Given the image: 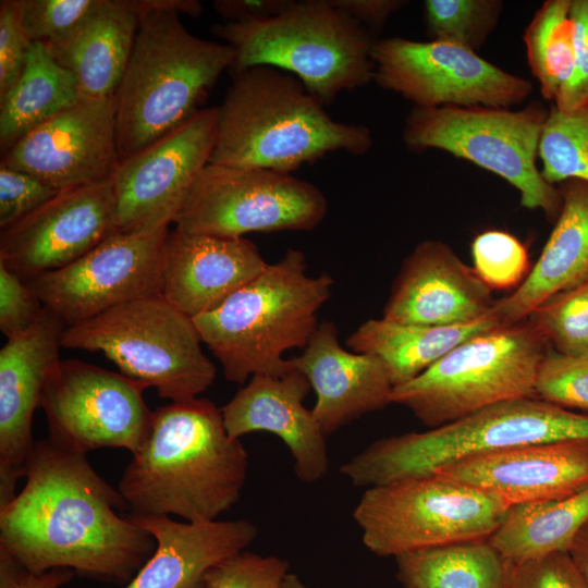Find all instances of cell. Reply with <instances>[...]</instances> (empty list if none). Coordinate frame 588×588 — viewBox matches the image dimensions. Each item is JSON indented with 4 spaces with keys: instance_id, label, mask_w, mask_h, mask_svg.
Returning a JSON list of instances; mask_svg holds the SVG:
<instances>
[{
    "instance_id": "14",
    "label": "cell",
    "mask_w": 588,
    "mask_h": 588,
    "mask_svg": "<svg viewBox=\"0 0 588 588\" xmlns=\"http://www.w3.org/2000/svg\"><path fill=\"white\" fill-rule=\"evenodd\" d=\"M145 389L122 373L78 359H59L47 376L39 403L48 438L83 454L120 448L133 455L148 434L154 413L143 397Z\"/></svg>"
},
{
    "instance_id": "34",
    "label": "cell",
    "mask_w": 588,
    "mask_h": 588,
    "mask_svg": "<svg viewBox=\"0 0 588 588\" xmlns=\"http://www.w3.org/2000/svg\"><path fill=\"white\" fill-rule=\"evenodd\" d=\"M503 7L501 0H426L424 19L431 40L477 52L495 28Z\"/></svg>"
},
{
    "instance_id": "43",
    "label": "cell",
    "mask_w": 588,
    "mask_h": 588,
    "mask_svg": "<svg viewBox=\"0 0 588 588\" xmlns=\"http://www.w3.org/2000/svg\"><path fill=\"white\" fill-rule=\"evenodd\" d=\"M22 21L19 0L0 2V96L20 78L32 46Z\"/></svg>"
},
{
    "instance_id": "6",
    "label": "cell",
    "mask_w": 588,
    "mask_h": 588,
    "mask_svg": "<svg viewBox=\"0 0 588 588\" xmlns=\"http://www.w3.org/2000/svg\"><path fill=\"white\" fill-rule=\"evenodd\" d=\"M588 439V415L537 396L503 401L424 432L375 441L340 470L357 488L432 475L460 458L518 445Z\"/></svg>"
},
{
    "instance_id": "41",
    "label": "cell",
    "mask_w": 588,
    "mask_h": 588,
    "mask_svg": "<svg viewBox=\"0 0 588 588\" xmlns=\"http://www.w3.org/2000/svg\"><path fill=\"white\" fill-rule=\"evenodd\" d=\"M58 191L36 177L0 164V228L20 222L58 195Z\"/></svg>"
},
{
    "instance_id": "21",
    "label": "cell",
    "mask_w": 588,
    "mask_h": 588,
    "mask_svg": "<svg viewBox=\"0 0 588 588\" xmlns=\"http://www.w3.org/2000/svg\"><path fill=\"white\" fill-rule=\"evenodd\" d=\"M495 299L473 267L439 240H425L405 257L382 318L406 324L466 323L488 315Z\"/></svg>"
},
{
    "instance_id": "25",
    "label": "cell",
    "mask_w": 588,
    "mask_h": 588,
    "mask_svg": "<svg viewBox=\"0 0 588 588\" xmlns=\"http://www.w3.org/2000/svg\"><path fill=\"white\" fill-rule=\"evenodd\" d=\"M126 515L157 544L125 588H206L207 572L244 551L258 535L247 519L193 523L166 515Z\"/></svg>"
},
{
    "instance_id": "37",
    "label": "cell",
    "mask_w": 588,
    "mask_h": 588,
    "mask_svg": "<svg viewBox=\"0 0 588 588\" xmlns=\"http://www.w3.org/2000/svg\"><path fill=\"white\" fill-rule=\"evenodd\" d=\"M535 391L546 402L588 412V357L549 352L539 367Z\"/></svg>"
},
{
    "instance_id": "31",
    "label": "cell",
    "mask_w": 588,
    "mask_h": 588,
    "mask_svg": "<svg viewBox=\"0 0 588 588\" xmlns=\"http://www.w3.org/2000/svg\"><path fill=\"white\" fill-rule=\"evenodd\" d=\"M395 563L405 588H504L506 563L488 539L408 552Z\"/></svg>"
},
{
    "instance_id": "29",
    "label": "cell",
    "mask_w": 588,
    "mask_h": 588,
    "mask_svg": "<svg viewBox=\"0 0 588 588\" xmlns=\"http://www.w3.org/2000/svg\"><path fill=\"white\" fill-rule=\"evenodd\" d=\"M83 98L72 74L44 42H33L16 83L0 96V143L8 150L30 130Z\"/></svg>"
},
{
    "instance_id": "38",
    "label": "cell",
    "mask_w": 588,
    "mask_h": 588,
    "mask_svg": "<svg viewBox=\"0 0 588 588\" xmlns=\"http://www.w3.org/2000/svg\"><path fill=\"white\" fill-rule=\"evenodd\" d=\"M100 0H19L21 21L32 42L51 45L73 32Z\"/></svg>"
},
{
    "instance_id": "42",
    "label": "cell",
    "mask_w": 588,
    "mask_h": 588,
    "mask_svg": "<svg viewBox=\"0 0 588 588\" xmlns=\"http://www.w3.org/2000/svg\"><path fill=\"white\" fill-rule=\"evenodd\" d=\"M44 308L26 282L0 264V329L7 339L27 332Z\"/></svg>"
},
{
    "instance_id": "35",
    "label": "cell",
    "mask_w": 588,
    "mask_h": 588,
    "mask_svg": "<svg viewBox=\"0 0 588 588\" xmlns=\"http://www.w3.org/2000/svg\"><path fill=\"white\" fill-rule=\"evenodd\" d=\"M527 319L555 353L588 357V280L552 296Z\"/></svg>"
},
{
    "instance_id": "47",
    "label": "cell",
    "mask_w": 588,
    "mask_h": 588,
    "mask_svg": "<svg viewBox=\"0 0 588 588\" xmlns=\"http://www.w3.org/2000/svg\"><path fill=\"white\" fill-rule=\"evenodd\" d=\"M330 1L335 8L363 25L375 37L377 33L381 32L389 17L407 3L403 0Z\"/></svg>"
},
{
    "instance_id": "24",
    "label": "cell",
    "mask_w": 588,
    "mask_h": 588,
    "mask_svg": "<svg viewBox=\"0 0 588 588\" xmlns=\"http://www.w3.org/2000/svg\"><path fill=\"white\" fill-rule=\"evenodd\" d=\"M290 360L315 391L311 411L326 436L392 404L393 384L381 360L344 350L333 321L318 323L302 354Z\"/></svg>"
},
{
    "instance_id": "28",
    "label": "cell",
    "mask_w": 588,
    "mask_h": 588,
    "mask_svg": "<svg viewBox=\"0 0 588 588\" xmlns=\"http://www.w3.org/2000/svg\"><path fill=\"white\" fill-rule=\"evenodd\" d=\"M501 326L493 309L477 320L446 326L406 324L381 317L363 322L346 344L353 352L379 358L395 387L416 378L465 341Z\"/></svg>"
},
{
    "instance_id": "46",
    "label": "cell",
    "mask_w": 588,
    "mask_h": 588,
    "mask_svg": "<svg viewBox=\"0 0 588 588\" xmlns=\"http://www.w3.org/2000/svg\"><path fill=\"white\" fill-rule=\"evenodd\" d=\"M294 0H215L212 8L228 23H250L274 17Z\"/></svg>"
},
{
    "instance_id": "20",
    "label": "cell",
    "mask_w": 588,
    "mask_h": 588,
    "mask_svg": "<svg viewBox=\"0 0 588 588\" xmlns=\"http://www.w3.org/2000/svg\"><path fill=\"white\" fill-rule=\"evenodd\" d=\"M64 321L45 307L25 333L9 339L0 351V507L16 494L25 477L35 440L33 416L47 376L60 359Z\"/></svg>"
},
{
    "instance_id": "2",
    "label": "cell",
    "mask_w": 588,
    "mask_h": 588,
    "mask_svg": "<svg viewBox=\"0 0 588 588\" xmlns=\"http://www.w3.org/2000/svg\"><path fill=\"white\" fill-rule=\"evenodd\" d=\"M248 454L208 399L171 402L152 413L148 434L119 491L131 513L216 520L240 499Z\"/></svg>"
},
{
    "instance_id": "8",
    "label": "cell",
    "mask_w": 588,
    "mask_h": 588,
    "mask_svg": "<svg viewBox=\"0 0 588 588\" xmlns=\"http://www.w3.org/2000/svg\"><path fill=\"white\" fill-rule=\"evenodd\" d=\"M549 347L528 319L501 326L393 387L391 403L408 408L431 429L503 401L536 396L538 370Z\"/></svg>"
},
{
    "instance_id": "36",
    "label": "cell",
    "mask_w": 588,
    "mask_h": 588,
    "mask_svg": "<svg viewBox=\"0 0 588 588\" xmlns=\"http://www.w3.org/2000/svg\"><path fill=\"white\" fill-rule=\"evenodd\" d=\"M470 252L475 272L491 291H514L531 268L526 245L504 230L478 233L470 244Z\"/></svg>"
},
{
    "instance_id": "39",
    "label": "cell",
    "mask_w": 588,
    "mask_h": 588,
    "mask_svg": "<svg viewBox=\"0 0 588 588\" xmlns=\"http://www.w3.org/2000/svg\"><path fill=\"white\" fill-rule=\"evenodd\" d=\"M289 563L275 555L238 552L211 567L206 588H279Z\"/></svg>"
},
{
    "instance_id": "33",
    "label": "cell",
    "mask_w": 588,
    "mask_h": 588,
    "mask_svg": "<svg viewBox=\"0 0 588 588\" xmlns=\"http://www.w3.org/2000/svg\"><path fill=\"white\" fill-rule=\"evenodd\" d=\"M538 158L541 174L551 184L567 180L588 183V108L563 112L551 106L542 128Z\"/></svg>"
},
{
    "instance_id": "15",
    "label": "cell",
    "mask_w": 588,
    "mask_h": 588,
    "mask_svg": "<svg viewBox=\"0 0 588 588\" xmlns=\"http://www.w3.org/2000/svg\"><path fill=\"white\" fill-rule=\"evenodd\" d=\"M169 226L113 233L66 267L26 280L66 328L115 306L160 295Z\"/></svg>"
},
{
    "instance_id": "3",
    "label": "cell",
    "mask_w": 588,
    "mask_h": 588,
    "mask_svg": "<svg viewBox=\"0 0 588 588\" xmlns=\"http://www.w3.org/2000/svg\"><path fill=\"white\" fill-rule=\"evenodd\" d=\"M138 32L113 96L119 161L187 121L235 61L229 45L197 37L181 22L180 14L200 15L199 1L138 0Z\"/></svg>"
},
{
    "instance_id": "19",
    "label": "cell",
    "mask_w": 588,
    "mask_h": 588,
    "mask_svg": "<svg viewBox=\"0 0 588 588\" xmlns=\"http://www.w3.org/2000/svg\"><path fill=\"white\" fill-rule=\"evenodd\" d=\"M433 474L488 492L509 507L555 501L588 487V439L474 454L445 464Z\"/></svg>"
},
{
    "instance_id": "23",
    "label": "cell",
    "mask_w": 588,
    "mask_h": 588,
    "mask_svg": "<svg viewBox=\"0 0 588 588\" xmlns=\"http://www.w3.org/2000/svg\"><path fill=\"white\" fill-rule=\"evenodd\" d=\"M268 262L245 237L170 231L163 247L160 296L189 318L220 306Z\"/></svg>"
},
{
    "instance_id": "13",
    "label": "cell",
    "mask_w": 588,
    "mask_h": 588,
    "mask_svg": "<svg viewBox=\"0 0 588 588\" xmlns=\"http://www.w3.org/2000/svg\"><path fill=\"white\" fill-rule=\"evenodd\" d=\"M371 59L372 82L419 108H512L534 89L528 79L446 41L376 38Z\"/></svg>"
},
{
    "instance_id": "32",
    "label": "cell",
    "mask_w": 588,
    "mask_h": 588,
    "mask_svg": "<svg viewBox=\"0 0 588 588\" xmlns=\"http://www.w3.org/2000/svg\"><path fill=\"white\" fill-rule=\"evenodd\" d=\"M572 0H546L523 34L531 74L546 100L553 101L572 76L575 41Z\"/></svg>"
},
{
    "instance_id": "49",
    "label": "cell",
    "mask_w": 588,
    "mask_h": 588,
    "mask_svg": "<svg viewBox=\"0 0 588 588\" xmlns=\"http://www.w3.org/2000/svg\"><path fill=\"white\" fill-rule=\"evenodd\" d=\"M279 588H322L307 586L296 574L287 573Z\"/></svg>"
},
{
    "instance_id": "40",
    "label": "cell",
    "mask_w": 588,
    "mask_h": 588,
    "mask_svg": "<svg viewBox=\"0 0 588 588\" xmlns=\"http://www.w3.org/2000/svg\"><path fill=\"white\" fill-rule=\"evenodd\" d=\"M505 563L504 588H588L568 551Z\"/></svg>"
},
{
    "instance_id": "9",
    "label": "cell",
    "mask_w": 588,
    "mask_h": 588,
    "mask_svg": "<svg viewBox=\"0 0 588 588\" xmlns=\"http://www.w3.org/2000/svg\"><path fill=\"white\" fill-rule=\"evenodd\" d=\"M192 318L160 295L134 299L68 327L62 346L101 352L122 375L171 402L197 397L215 381Z\"/></svg>"
},
{
    "instance_id": "26",
    "label": "cell",
    "mask_w": 588,
    "mask_h": 588,
    "mask_svg": "<svg viewBox=\"0 0 588 588\" xmlns=\"http://www.w3.org/2000/svg\"><path fill=\"white\" fill-rule=\"evenodd\" d=\"M562 208L523 283L492 307L503 326L526 320L552 296L588 280V183L558 184Z\"/></svg>"
},
{
    "instance_id": "27",
    "label": "cell",
    "mask_w": 588,
    "mask_h": 588,
    "mask_svg": "<svg viewBox=\"0 0 588 588\" xmlns=\"http://www.w3.org/2000/svg\"><path fill=\"white\" fill-rule=\"evenodd\" d=\"M140 23L138 0H100L66 37L46 45L74 77L83 97L114 96Z\"/></svg>"
},
{
    "instance_id": "4",
    "label": "cell",
    "mask_w": 588,
    "mask_h": 588,
    "mask_svg": "<svg viewBox=\"0 0 588 588\" xmlns=\"http://www.w3.org/2000/svg\"><path fill=\"white\" fill-rule=\"evenodd\" d=\"M293 74L258 65L233 71L217 107L210 163L291 173L328 152L364 155L372 146L363 124L339 122Z\"/></svg>"
},
{
    "instance_id": "10",
    "label": "cell",
    "mask_w": 588,
    "mask_h": 588,
    "mask_svg": "<svg viewBox=\"0 0 588 588\" xmlns=\"http://www.w3.org/2000/svg\"><path fill=\"white\" fill-rule=\"evenodd\" d=\"M548 111L537 101L520 110L414 107L405 119L403 139L409 149L442 150L498 175L516 188L523 207L540 210L554 222L562 195L537 163Z\"/></svg>"
},
{
    "instance_id": "30",
    "label": "cell",
    "mask_w": 588,
    "mask_h": 588,
    "mask_svg": "<svg viewBox=\"0 0 588 588\" xmlns=\"http://www.w3.org/2000/svg\"><path fill=\"white\" fill-rule=\"evenodd\" d=\"M588 522V487L564 499L511 506L488 541L505 562L568 551Z\"/></svg>"
},
{
    "instance_id": "48",
    "label": "cell",
    "mask_w": 588,
    "mask_h": 588,
    "mask_svg": "<svg viewBox=\"0 0 588 588\" xmlns=\"http://www.w3.org/2000/svg\"><path fill=\"white\" fill-rule=\"evenodd\" d=\"M568 553L588 585V522L574 537Z\"/></svg>"
},
{
    "instance_id": "1",
    "label": "cell",
    "mask_w": 588,
    "mask_h": 588,
    "mask_svg": "<svg viewBox=\"0 0 588 588\" xmlns=\"http://www.w3.org/2000/svg\"><path fill=\"white\" fill-rule=\"evenodd\" d=\"M26 482L0 507V551L34 574L54 568L109 583H130L156 549L126 514L119 489L86 454L50 438L34 443Z\"/></svg>"
},
{
    "instance_id": "18",
    "label": "cell",
    "mask_w": 588,
    "mask_h": 588,
    "mask_svg": "<svg viewBox=\"0 0 588 588\" xmlns=\"http://www.w3.org/2000/svg\"><path fill=\"white\" fill-rule=\"evenodd\" d=\"M1 163L58 191L110 177L119 163L114 97L81 98L16 140Z\"/></svg>"
},
{
    "instance_id": "16",
    "label": "cell",
    "mask_w": 588,
    "mask_h": 588,
    "mask_svg": "<svg viewBox=\"0 0 588 588\" xmlns=\"http://www.w3.org/2000/svg\"><path fill=\"white\" fill-rule=\"evenodd\" d=\"M217 107L200 109L152 145L120 160L111 177L117 232L169 226L174 222L217 139Z\"/></svg>"
},
{
    "instance_id": "22",
    "label": "cell",
    "mask_w": 588,
    "mask_h": 588,
    "mask_svg": "<svg viewBox=\"0 0 588 588\" xmlns=\"http://www.w3.org/2000/svg\"><path fill=\"white\" fill-rule=\"evenodd\" d=\"M310 389L307 378L292 365L281 376L254 375L221 407L231 437L241 439L255 431L278 436L290 450L297 478L306 483L321 480L330 465L327 436L304 405Z\"/></svg>"
},
{
    "instance_id": "11",
    "label": "cell",
    "mask_w": 588,
    "mask_h": 588,
    "mask_svg": "<svg viewBox=\"0 0 588 588\" xmlns=\"http://www.w3.org/2000/svg\"><path fill=\"white\" fill-rule=\"evenodd\" d=\"M499 498L436 474L365 489L353 518L378 556L487 540L509 511Z\"/></svg>"
},
{
    "instance_id": "44",
    "label": "cell",
    "mask_w": 588,
    "mask_h": 588,
    "mask_svg": "<svg viewBox=\"0 0 588 588\" xmlns=\"http://www.w3.org/2000/svg\"><path fill=\"white\" fill-rule=\"evenodd\" d=\"M571 17L575 41L573 72L552 105L563 112L588 108V0H572Z\"/></svg>"
},
{
    "instance_id": "5",
    "label": "cell",
    "mask_w": 588,
    "mask_h": 588,
    "mask_svg": "<svg viewBox=\"0 0 588 588\" xmlns=\"http://www.w3.org/2000/svg\"><path fill=\"white\" fill-rule=\"evenodd\" d=\"M333 283L328 273L309 275L305 254L289 248L220 306L192 319L228 381L281 376L292 368L283 354L305 348Z\"/></svg>"
},
{
    "instance_id": "12",
    "label": "cell",
    "mask_w": 588,
    "mask_h": 588,
    "mask_svg": "<svg viewBox=\"0 0 588 588\" xmlns=\"http://www.w3.org/2000/svg\"><path fill=\"white\" fill-rule=\"evenodd\" d=\"M327 210L321 189L291 173L209 163L174 223L187 233L235 238L255 232L310 231Z\"/></svg>"
},
{
    "instance_id": "17",
    "label": "cell",
    "mask_w": 588,
    "mask_h": 588,
    "mask_svg": "<svg viewBox=\"0 0 588 588\" xmlns=\"http://www.w3.org/2000/svg\"><path fill=\"white\" fill-rule=\"evenodd\" d=\"M117 233L112 177L61 191L0 235V264L23 281L74 262Z\"/></svg>"
},
{
    "instance_id": "7",
    "label": "cell",
    "mask_w": 588,
    "mask_h": 588,
    "mask_svg": "<svg viewBox=\"0 0 588 588\" xmlns=\"http://www.w3.org/2000/svg\"><path fill=\"white\" fill-rule=\"evenodd\" d=\"M235 53L233 71L267 65L296 76L323 106L372 82L376 37L330 0H302L259 22L215 25Z\"/></svg>"
},
{
    "instance_id": "45",
    "label": "cell",
    "mask_w": 588,
    "mask_h": 588,
    "mask_svg": "<svg viewBox=\"0 0 588 588\" xmlns=\"http://www.w3.org/2000/svg\"><path fill=\"white\" fill-rule=\"evenodd\" d=\"M74 575V572L66 568H54L42 574H34L0 551V588H61Z\"/></svg>"
}]
</instances>
